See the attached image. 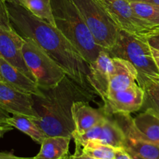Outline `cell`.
Here are the masks:
<instances>
[{
	"mask_svg": "<svg viewBox=\"0 0 159 159\" xmlns=\"http://www.w3.org/2000/svg\"><path fill=\"white\" fill-rule=\"evenodd\" d=\"M6 5L12 25L23 38L35 42L75 82L91 87L88 82L89 65L56 26L34 16L18 2Z\"/></svg>",
	"mask_w": 159,
	"mask_h": 159,
	"instance_id": "1",
	"label": "cell"
},
{
	"mask_svg": "<svg viewBox=\"0 0 159 159\" xmlns=\"http://www.w3.org/2000/svg\"><path fill=\"white\" fill-rule=\"evenodd\" d=\"M40 89V96H33L34 107L40 116L35 122L48 137L72 138L75 131L71 115L73 103L76 101L95 102L96 92L91 87L78 83L68 75L55 86Z\"/></svg>",
	"mask_w": 159,
	"mask_h": 159,
	"instance_id": "2",
	"label": "cell"
},
{
	"mask_svg": "<svg viewBox=\"0 0 159 159\" xmlns=\"http://www.w3.org/2000/svg\"><path fill=\"white\" fill-rule=\"evenodd\" d=\"M55 26L77 48L89 65L102 48L97 44L72 0H51Z\"/></svg>",
	"mask_w": 159,
	"mask_h": 159,
	"instance_id": "3",
	"label": "cell"
},
{
	"mask_svg": "<svg viewBox=\"0 0 159 159\" xmlns=\"http://www.w3.org/2000/svg\"><path fill=\"white\" fill-rule=\"evenodd\" d=\"M107 51L110 57L130 62L138 70V76H146L159 83V70L146 37L120 30L116 43Z\"/></svg>",
	"mask_w": 159,
	"mask_h": 159,
	"instance_id": "4",
	"label": "cell"
},
{
	"mask_svg": "<svg viewBox=\"0 0 159 159\" xmlns=\"http://www.w3.org/2000/svg\"><path fill=\"white\" fill-rule=\"evenodd\" d=\"M95 40L102 49L116 43L120 29L100 0H72Z\"/></svg>",
	"mask_w": 159,
	"mask_h": 159,
	"instance_id": "5",
	"label": "cell"
},
{
	"mask_svg": "<svg viewBox=\"0 0 159 159\" xmlns=\"http://www.w3.org/2000/svg\"><path fill=\"white\" fill-rule=\"evenodd\" d=\"M24 39L23 57L37 85L43 89L57 85L67 75L66 71L35 42L29 38Z\"/></svg>",
	"mask_w": 159,
	"mask_h": 159,
	"instance_id": "6",
	"label": "cell"
},
{
	"mask_svg": "<svg viewBox=\"0 0 159 159\" xmlns=\"http://www.w3.org/2000/svg\"><path fill=\"white\" fill-rule=\"evenodd\" d=\"M24 42L25 39L12 25L6 2L0 0V55L36 82L23 57Z\"/></svg>",
	"mask_w": 159,
	"mask_h": 159,
	"instance_id": "7",
	"label": "cell"
},
{
	"mask_svg": "<svg viewBox=\"0 0 159 159\" xmlns=\"http://www.w3.org/2000/svg\"><path fill=\"white\" fill-rule=\"evenodd\" d=\"M120 30L134 35L148 37L158 32L154 26L140 18L134 11L129 0H100Z\"/></svg>",
	"mask_w": 159,
	"mask_h": 159,
	"instance_id": "8",
	"label": "cell"
},
{
	"mask_svg": "<svg viewBox=\"0 0 159 159\" xmlns=\"http://www.w3.org/2000/svg\"><path fill=\"white\" fill-rule=\"evenodd\" d=\"M144 102V89L135 83L126 89L109 94L102 109L107 116L116 113L130 114L141 110Z\"/></svg>",
	"mask_w": 159,
	"mask_h": 159,
	"instance_id": "9",
	"label": "cell"
},
{
	"mask_svg": "<svg viewBox=\"0 0 159 159\" xmlns=\"http://www.w3.org/2000/svg\"><path fill=\"white\" fill-rule=\"evenodd\" d=\"M0 109L12 115H22L37 121L40 119L34 107L33 96L19 92L0 81Z\"/></svg>",
	"mask_w": 159,
	"mask_h": 159,
	"instance_id": "10",
	"label": "cell"
},
{
	"mask_svg": "<svg viewBox=\"0 0 159 159\" xmlns=\"http://www.w3.org/2000/svg\"><path fill=\"white\" fill-rule=\"evenodd\" d=\"M113 68V57L102 50L94 61L89 64L88 82L96 94L106 102L109 96L110 78Z\"/></svg>",
	"mask_w": 159,
	"mask_h": 159,
	"instance_id": "11",
	"label": "cell"
},
{
	"mask_svg": "<svg viewBox=\"0 0 159 159\" xmlns=\"http://www.w3.org/2000/svg\"><path fill=\"white\" fill-rule=\"evenodd\" d=\"M0 81L19 92L31 96H40L41 91L34 81L23 74L0 55Z\"/></svg>",
	"mask_w": 159,
	"mask_h": 159,
	"instance_id": "12",
	"label": "cell"
},
{
	"mask_svg": "<svg viewBox=\"0 0 159 159\" xmlns=\"http://www.w3.org/2000/svg\"><path fill=\"white\" fill-rule=\"evenodd\" d=\"M138 79V70L130 62L119 57H113L109 94L126 89L137 83Z\"/></svg>",
	"mask_w": 159,
	"mask_h": 159,
	"instance_id": "13",
	"label": "cell"
},
{
	"mask_svg": "<svg viewBox=\"0 0 159 159\" xmlns=\"http://www.w3.org/2000/svg\"><path fill=\"white\" fill-rule=\"evenodd\" d=\"M71 115L75 124V131L82 133L91 128L107 116L102 109L92 107L89 102L76 101L71 108Z\"/></svg>",
	"mask_w": 159,
	"mask_h": 159,
	"instance_id": "14",
	"label": "cell"
},
{
	"mask_svg": "<svg viewBox=\"0 0 159 159\" xmlns=\"http://www.w3.org/2000/svg\"><path fill=\"white\" fill-rule=\"evenodd\" d=\"M70 137L49 136L43 142L34 159H66L69 156Z\"/></svg>",
	"mask_w": 159,
	"mask_h": 159,
	"instance_id": "15",
	"label": "cell"
},
{
	"mask_svg": "<svg viewBox=\"0 0 159 159\" xmlns=\"http://www.w3.org/2000/svg\"><path fill=\"white\" fill-rule=\"evenodd\" d=\"M95 143L106 144L115 148H124L126 135L116 120L112 116H107L102 123L100 135Z\"/></svg>",
	"mask_w": 159,
	"mask_h": 159,
	"instance_id": "16",
	"label": "cell"
},
{
	"mask_svg": "<svg viewBox=\"0 0 159 159\" xmlns=\"http://www.w3.org/2000/svg\"><path fill=\"white\" fill-rule=\"evenodd\" d=\"M6 122L12 127L26 134L33 141L39 144H41L43 140L48 137L35 121L26 116L12 115V116L7 118Z\"/></svg>",
	"mask_w": 159,
	"mask_h": 159,
	"instance_id": "17",
	"label": "cell"
},
{
	"mask_svg": "<svg viewBox=\"0 0 159 159\" xmlns=\"http://www.w3.org/2000/svg\"><path fill=\"white\" fill-rule=\"evenodd\" d=\"M124 149L129 153L147 159H159V145L138 138L126 137Z\"/></svg>",
	"mask_w": 159,
	"mask_h": 159,
	"instance_id": "18",
	"label": "cell"
},
{
	"mask_svg": "<svg viewBox=\"0 0 159 159\" xmlns=\"http://www.w3.org/2000/svg\"><path fill=\"white\" fill-rule=\"evenodd\" d=\"M137 83L144 91L143 107L152 108L159 116V83L146 76H138Z\"/></svg>",
	"mask_w": 159,
	"mask_h": 159,
	"instance_id": "19",
	"label": "cell"
},
{
	"mask_svg": "<svg viewBox=\"0 0 159 159\" xmlns=\"http://www.w3.org/2000/svg\"><path fill=\"white\" fill-rule=\"evenodd\" d=\"M18 2L34 16L55 26L51 0H18Z\"/></svg>",
	"mask_w": 159,
	"mask_h": 159,
	"instance_id": "20",
	"label": "cell"
},
{
	"mask_svg": "<svg viewBox=\"0 0 159 159\" xmlns=\"http://www.w3.org/2000/svg\"><path fill=\"white\" fill-rule=\"evenodd\" d=\"M135 13L154 26H159V6L144 1L130 2Z\"/></svg>",
	"mask_w": 159,
	"mask_h": 159,
	"instance_id": "21",
	"label": "cell"
},
{
	"mask_svg": "<svg viewBox=\"0 0 159 159\" xmlns=\"http://www.w3.org/2000/svg\"><path fill=\"white\" fill-rule=\"evenodd\" d=\"M80 148L82 152L95 159H115L116 150L111 146L95 142L88 143Z\"/></svg>",
	"mask_w": 159,
	"mask_h": 159,
	"instance_id": "22",
	"label": "cell"
},
{
	"mask_svg": "<svg viewBox=\"0 0 159 159\" xmlns=\"http://www.w3.org/2000/svg\"><path fill=\"white\" fill-rule=\"evenodd\" d=\"M147 39L151 47L159 51V32L152 34Z\"/></svg>",
	"mask_w": 159,
	"mask_h": 159,
	"instance_id": "23",
	"label": "cell"
},
{
	"mask_svg": "<svg viewBox=\"0 0 159 159\" xmlns=\"http://www.w3.org/2000/svg\"><path fill=\"white\" fill-rule=\"evenodd\" d=\"M115 159H134V158L126 149L116 148Z\"/></svg>",
	"mask_w": 159,
	"mask_h": 159,
	"instance_id": "24",
	"label": "cell"
},
{
	"mask_svg": "<svg viewBox=\"0 0 159 159\" xmlns=\"http://www.w3.org/2000/svg\"><path fill=\"white\" fill-rule=\"evenodd\" d=\"M68 159H95L92 157L89 156L88 155L85 154L84 152H82L80 148L76 147L75 152L74 155H69Z\"/></svg>",
	"mask_w": 159,
	"mask_h": 159,
	"instance_id": "25",
	"label": "cell"
},
{
	"mask_svg": "<svg viewBox=\"0 0 159 159\" xmlns=\"http://www.w3.org/2000/svg\"><path fill=\"white\" fill-rule=\"evenodd\" d=\"M0 159H34L33 158H23V157H18L12 155L11 153H5L1 152L0 153Z\"/></svg>",
	"mask_w": 159,
	"mask_h": 159,
	"instance_id": "26",
	"label": "cell"
},
{
	"mask_svg": "<svg viewBox=\"0 0 159 159\" xmlns=\"http://www.w3.org/2000/svg\"><path fill=\"white\" fill-rule=\"evenodd\" d=\"M152 54H153L154 59H155V63H156L157 66H158V70H159V51L155 49V48L152 47Z\"/></svg>",
	"mask_w": 159,
	"mask_h": 159,
	"instance_id": "27",
	"label": "cell"
},
{
	"mask_svg": "<svg viewBox=\"0 0 159 159\" xmlns=\"http://www.w3.org/2000/svg\"><path fill=\"white\" fill-rule=\"evenodd\" d=\"M13 127H12L11 125H7L4 126V127H0V138L6 133V132L9 131V130H12Z\"/></svg>",
	"mask_w": 159,
	"mask_h": 159,
	"instance_id": "28",
	"label": "cell"
},
{
	"mask_svg": "<svg viewBox=\"0 0 159 159\" xmlns=\"http://www.w3.org/2000/svg\"><path fill=\"white\" fill-rule=\"evenodd\" d=\"M9 113L7 112L4 111L2 109H0V120H4L6 121L7 118L9 117Z\"/></svg>",
	"mask_w": 159,
	"mask_h": 159,
	"instance_id": "29",
	"label": "cell"
},
{
	"mask_svg": "<svg viewBox=\"0 0 159 159\" xmlns=\"http://www.w3.org/2000/svg\"><path fill=\"white\" fill-rule=\"evenodd\" d=\"M137 1H144V2H148L153 3V4L159 6V0H137Z\"/></svg>",
	"mask_w": 159,
	"mask_h": 159,
	"instance_id": "30",
	"label": "cell"
},
{
	"mask_svg": "<svg viewBox=\"0 0 159 159\" xmlns=\"http://www.w3.org/2000/svg\"><path fill=\"white\" fill-rule=\"evenodd\" d=\"M7 125H9V124H8V123L6 122V121L0 120V127H4V126H7Z\"/></svg>",
	"mask_w": 159,
	"mask_h": 159,
	"instance_id": "31",
	"label": "cell"
},
{
	"mask_svg": "<svg viewBox=\"0 0 159 159\" xmlns=\"http://www.w3.org/2000/svg\"><path fill=\"white\" fill-rule=\"evenodd\" d=\"M131 155V156L133 157L134 159H147V158H141V157L138 156V155H134V154H130Z\"/></svg>",
	"mask_w": 159,
	"mask_h": 159,
	"instance_id": "32",
	"label": "cell"
},
{
	"mask_svg": "<svg viewBox=\"0 0 159 159\" xmlns=\"http://www.w3.org/2000/svg\"><path fill=\"white\" fill-rule=\"evenodd\" d=\"M6 2H18V0H4Z\"/></svg>",
	"mask_w": 159,
	"mask_h": 159,
	"instance_id": "33",
	"label": "cell"
},
{
	"mask_svg": "<svg viewBox=\"0 0 159 159\" xmlns=\"http://www.w3.org/2000/svg\"><path fill=\"white\" fill-rule=\"evenodd\" d=\"M130 2H133V1H137V0H129Z\"/></svg>",
	"mask_w": 159,
	"mask_h": 159,
	"instance_id": "34",
	"label": "cell"
},
{
	"mask_svg": "<svg viewBox=\"0 0 159 159\" xmlns=\"http://www.w3.org/2000/svg\"><path fill=\"white\" fill-rule=\"evenodd\" d=\"M158 32H159V28H158Z\"/></svg>",
	"mask_w": 159,
	"mask_h": 159,
	"instance_id": "35",
	"label": "cell"
},
{
	"mask_svg": "<svg viewBox=\"0 0 159 159\" xmlns=\"http://www.w3.org/2000/svg\"><path fill=\"white\" fill-rule=\"evenodd\" d=\"M66 159H68V158H66Z\"/></svg>",
	"mask_w": 159,
	"mask_h": 159,
	"instance_id": "36",
	"label": "cell"
}]
</instances>
